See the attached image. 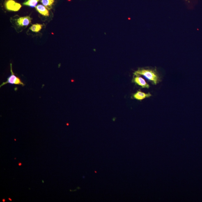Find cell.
<instances>
[{"label":"cell","instance_id":"obj_3","mask_svg":"<svg viewBox=\"0 0 202 202\" xmlns=\"http://www.w3.org/2000/svg\"><path fill=\"white\" fill-rule=\"evenodd\" d=\"M5 5L6 10L15 12L19 11L22 6L20 4L14 0H7L5 2Z\"/></svg>","mask_w":202,"mask_h":202},{"label":"cell","instance_id":"obj_8","mask_svg":"<svg viewBox=\"0 0 202 202\" xmlns=\"http://www.w3.org/2000/svg\"><path fill=\"white\" fill-rule=\"evenodd\" d=\"M55 0H41V2L46 8L49 10L52 8Z\"/></svg>","mask_w":202,"mask_h":202},{"label":"cell","instance_id":"obj_6","mask_svg":"<svg viewBox=\"0 0 202 202\" xmlns=\"http://www.w3.org/2000/svg\"><path fill=\"white\" fill-rule=\"evenodd\" d=\"M152 95L150 93H145L140 90L133 95V98L140 101H141L146 98H149Z\"/></svg>","mask_w":202,"mask_h":202},{"label":"cell","instance_id":"obj_13","mask_svg":"<svg viewBox=\"0 0 202 202\" xmlns=\"http://www.w3.org/2000/svg\"><path fill=\"white\" fill-rule=\"evenodd\" d=\"M8 199L9 200H10V201H12V200L11 199V198H9Z\"/></svg>","mask_w":202,"mask_h":202},{"label":"cell","instance_id":"obj_7","mask_svg":"<svg viewBox=\"0 0 202 202\" xmlns=\"http://www.w3.org/2000/svg\"><path fill=\"white\" fill-rule=\"evenodd\" d=\"M36 9L40 15L44 16H49V14L48 10L43 5L39 4L36 6Z\"/></svg>","mask_w":202,"mask_h":202},{"label":"cell","instance_id":"obj_12","mask_svg":"<svg viewBox=\"0 0 202 202\" xmlns=\"http://www.w3.org/2000/svg\"><path fill=\"white\" fill-rule=\"evenodd\" d=\"M2 201H3V202H5V200L4 199H3V200H2Z\"/></svg>","mask_w":202,"mask_h":202},{"label":"cell","instance_id":"obj_10","mask_svg":"<svg viewBox=\"0 0 202 202\" xmlns=\"http://www.w3.org/2000/svg\"><path fill=\"white\" fill-rule=\"evenodd\" d=\"M43 25L36 24L32 25L30 28V29L35 32H38L42 29Z\"/></svg>","mask_w":202,"mask_h":202},{"label":"cell","instance_id":"obj_4","mask_svg":"<svg viewBox=\"0 0 202 202\" xmlns=\"http://www.w3.org/2000/svg\"><path fill=\"white\" fill-rule=\"evenodd\" d=\"M132 82L141 86L142 88H149L150 87L149 85L146 82L145 80L139 75H134Z\"/></svg>","mask_w":202,"mask_h":202},{"label":"cell","instance_id":"obj_5","mask_svg":"<svg viewBox=\"0 0 202 202\" xmlns=\"http://www.w3.org/2000/svg\"><path fill=\"white\" fill-rule=\"evenodd\" d=\"M31 18L29 16L19 17L16 20L18 25L19 26H26L29 25L31 22Z\"/></svg>","mask_w":202,"mask_h":202},{"label":"cell","instance_id":"obj_9","mask_svg":"<svg viewBox=\"0 0 202 202\" xmlns=\"http://www.w3.org/2000/svg\"><path fill=\"white\" fill-rule=\"evenodd\" d=\"M40 0H28L23 3V5L31 7H36L38 2Z\"/></svg>","mask_w":202,"mask_h":202},{"label":"cell","instance_id":"obj_1","mask_svg":"<svg viewBox=\"0 0 202 202\" xmlns=\"http://www.w3.org/2000/svg\"><path fill=\"white\" fill-rule=\"evenodd\" d=\"M134 75H142L154 85L160 82V78L155 70L149 69H139L134 73Z\"/></svg>","mask_w":202,"mask_h":202},{"label":"cell","instance_id":"obj_11","mask_svg":"<svg viewBox=\"0 0 202 202\" xmlns=\"http://www.w3.org/2000/svg\"><path fill=\"white\" fill-rule=\"evenodd\" d=\"M22 163H21V162H19V166H22Z\"/></svg>","mask_w":202,"mask_h":202},{"label":"cell","instance_id":"obj_2","mask_svg":"<svg viewBox=\"0 0 202 202\" xmlns=\"http://www.w3.org/2000/svg\"><path fill=\"white\" fill-rule=\"evenodd\" d=\"M11 75L9 77H8L7 79L6 82H3L0 86V87L4 86V85L8 84H10L13 85H21L23 86H24L25 84L22 82L21 80L18 77H17L12 71V64H11Z\"/></svg>","mask_w":202,"mask_h":202}]
</instances>
